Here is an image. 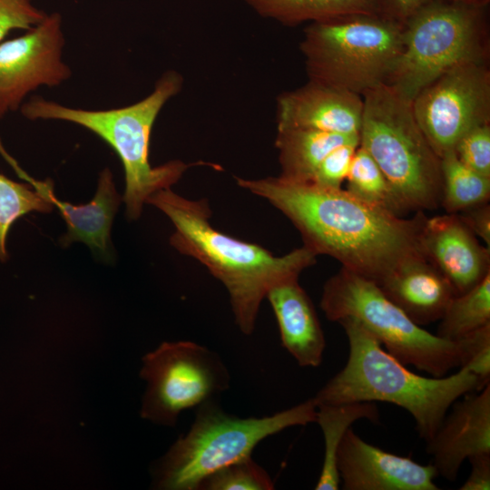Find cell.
<instances>
[{"label":"cell","instance_id":"6da1fadb","mask_svg":"<svg viewBox=\"0 0 490 490\" xmlns=\"http://www.w3.org/2000/svg\"><path fill=\"white\" fill-rule=\"evenodd\" d=\"M237 184L266 200L296 227L303 245L328 255L379 284L403 262L425 257L424 211L412 218L368 203L348 190L286 181L279 176L236 177Z\"/></svg>","mask_w":490,"mask_h":490},{"label":"cell","instance_id":"7a4b0ae2","mask_svg":"<svg viewBox=\"0 0 490 490\" xmlns=\"http://www.w3.org/2000/svg\"><path fill=\"white\" fill-rule=\"evenodd\" d=\"M147 204L161 211L174 230L170 244L179 253L201 263L226 288L234 320L250 335L262 300L273 286L294 279L316 263V253L302 245L282 256L264 247L230 236L211 222L206 199L191 200L171 188L152 194Z\"/></svg>","mask_w":490,"mask_h":490},{"label":"cell","instance_id":"3957f363","mask_svg":"<svg viewBox=\"0 0 490 490\" xmlns=\"http://www.w3.org/2000/svg\"><path fill=\"white\" fill-rule=\"evenodd\" d=\"M338 323L348 343L344 368L316 394L318 404L387 402L407 411L426 442L436 433L452 404L467 393L481 390L476 377L459 368L450 376L426 377L406 368L358 320Z\"/></svg>","mask_w":490,"mask_h":490},{"label":"cell","instance_id":"277c9868","mask_svg":"<svg viewBox=\"0 0 490 490\" xmlns=\"http://www.w3.org/2000/svg\"><path fill=\"white\" fill-rule=\"evenodd\" d=\"M182 84V76L174 70H168L158 79L149 95L123 107L87 110L66 106L37 95L25 101L20 112L31 121L55 120L77 124L109 144L122 164L125 214L134 220L141 217L152 194L170 189L190 167L204 164L202 162L186 163L172 160L152 166L149 161L155 120L165 103L181 92Z\"/></svg>","mask_w":490,"mask_h":490},{"label":"cell","instance_id":"5b68a950","mask_svg":"<svg viewBox=\"0 0 490 490\" xmlns=\"http://www.w3.org/2000/svg\"><path fill=\"white\" fill-rule=\"evenodd\" d=\"M314 397L261 417H239L211 399L196 407L190 429L181 436L153 470L154 485L163 490H198L201 480L237 460L251 456L266 437L295 426L315 422Z\"/></svg>","mask_w":490,"mask_h":490},{"label":"cell","instance_id":"8992f818","mask_svg":"<svg viewBox=\"0 0 490 490\" xmlns=\"http://www.w3.org/2000/svg\"><path fill=\"white\" fill-rule=\"evenodd\" d=\"M359 145L377 162L406 211L437 209L441 203L440 158L412 108V101L382 83L362 95Z\"/></svg>","mask_w":490,"mask_h":490},{"label":"cell","instance_id":"52a82bcc","mask_svg":"<svg viewBox=\"0 0 490 490\" xmlns=\"http://www.w3.org/2000/svg\"><path fill=\"white\" fill-rule=\"evenodd\" d=\"M403 26L379 13L310 23L299 44L309 80L361 96L386 83L401 51Z\"/></svg>","mask_w":490,"mask_h":490},{"label":"cell","instance_id":"ba28073f","mask_svg":"<svg viewBox=\"0 0 490 490\" xmlns=\"http://www.w3.org/2000/svg\"><path fill=\"white\" fill-rule=\"evenodd\" d=\"M320 308L330 321L358 320L404 365L432 377L460 368L463 339L447 340L415 323L373 280L344 267L324 284Z\"/></svg>","mask_w":490,"mask_h":490},{"label":"cell","instance_id":"9c48e42d","mask_svg":"<svg viewBox=\"0 0 490 490\" xmlns=\"http://www.w3.org/2000/svg\"><path fill=\"white\" fill-rule=\"evenodd\" d=\"M484 6L461 0H435L403 26L402 46L387 81L409 101L451 68L485 61Z\"/></svg>","mask_w":490,"mask_h":490},{"label":"cell","instance_id":"30bf717a","mask_svg":"<svg viewBox=\"0 0 490 490\" xmlns=\"http://www.w3.org/2000/svg\"><path fill=\"white\" fill-rule=\"evenodd\" d=\"M140 376L147 382L141 416L167 426H174L182 411L216 399L230 384L220 357L189 340L163 342L146 354Z\"/></svg>","mask_w":490,"mask_h":490},{"label":"cell","instance_id":"8fae6325","mask_svg":"<svg viewBox=\"0 0 490 490\" xmlns=\"http://www.w3.org/2000/svg\"><path fill=\"white\" fill-rule=\"evenodd\" d=\"M416 120L439 158L472 128L490 123V72L485 61L446 71L412 101Z\"/></svg>","mask_w":490,"mask_h":490},{"label":"cell","instance_id":"7c38bea8","mask_svg":"<svg viewBox=\"0 0 490 490\" xmlns=\"http://www.w3.org/2000/svg\"><path fill=\"white\" fill-rule=\"evenodd\" d=\"M65 37L60 14H47L32 29L0 43V120L20 110L40 87H54L72 76L64 60Z\"/></svg>","mask_w":490,"mask_h":490},{"label":"cell","instance_id":"4fadbf2b","mask_svg":"<svg viewBox=\"0 0 490 490\" xmlns=\"http://www.w3.org/2000/svg\"><path fill=\"white\" fill-rule=\"evenodd\" d=\"M337 467L343 490H438L430 465L387 452L349 427L340 443Z\"/></svg>","mask_w":490,"mask_h":490},{"label":"cell","instance_id":"5bb4252c","mask_svg":"<svg viewBox=\"0 0 490 490\" xmlns=\"http://www.w3.org/2000/svg\"><path fill=\"white\" fill-rule=\"evenodd\" d=\"M456 400L426 441L437 475L454 482L465 460L490 455V384Z\"/></svg>","mask_w":490,"mask_h":490},{"label":"cell","instance_id":"9a60e30c","mask_svg":"<svg viewBox=\"0 0 490 490\" xmlns=\"http://www.w3.org/2000/svg\"><path fill=\"white\" fill-rule=\"evenodd\" d=\"M363 113L361 95L309 80L277 98V129L304 128L359 135Z\"/></svg>","mask_w":490,"mask_h":490},{"label":"cell","instance_id":"2e32d148","mask_svg":"<svg viewBox=\"0 0 490 490\" xmlns=\"http://www.w3.org/2000/svg\"><path fill=\"white\" fill-rule=\"evenodd\" d=\"M421 243L425 257L448 279L456 295L490 272V249L479 244L457 213L426 218Z\"/></svg>","mask_w":490,"mask_h":490},{"label":"cell","instance_id":"e0dca14e","mask_svg":"<svg viewBox=\"0 0 490 490\" xmlns=\"http://www.w3.org/2000/svg\"><path fill=\"white\" fill-rule=\"evenodd\" d=\"M276 317L282 347L301 367H318L326 339L314 305L299 279L273 286L266 294Z\"/></svg>","mask_w":490,"mask_h":490},{"label":"cell","instance_id":"ac0fdd59","mask_svg":"<svg viewBox=\"0 0 490 490\" xmlns=\"http://www.w3.org/2000/svg\"><path fill=\"white\" fill-rule=\"evenodd\" d=\"M377 285L419 326L439 320L456 296L448 279L426 257L403 262Z\"/></svg>","mask_w":490,"mask_h":490},{"label":"cell","instance_id":"d6986e66","mask_svg":"<svg viewBox=\"0 0 490 490\" xmlns=\"http://www.w3.org/2000/svg\"><path fill=\"white\" fill-rule=\"evenodd\" d=\"M49 197L66 223V232L60 239L62 246L81 241L99 256L106 259L111 255V229L123 199L117 191L109 168L100 172L95 194L86 204L74 205L61 201L54 190Z\"/></svg>","mask_w":490,"mask_h":490},{"label":"cell","instance_id":"ffe728a7","mask_svg":"<svg viewBox=\"0 0 490 490\" xmlns=\"http://www.w3.org/2000/svg\"><path fill=\"white\" fill-rule=\"evenodd\" d=\"M359 140V135H345L304 128L277 129L280 178L299 183L311 182L322 160L338 146Z\"/></svg>","mask_w":490,"mask_h":490},{"label":"cell","instance_id":"44dd1931","mask_svg":"<svg viewBox=\"0 0 490 490\" xmlns=\"http://www.w3.org/2000/svg\"><path fill=\"white\" fill-rule=\"evenodd\" d=\"M379 421V411L374 402H349L341 404H318L315 422L324 437V459L315 485L316 490H338L340 479L337 467V456L344 435L359 419Z\"/></svg>","mask_w":490,"mask_h":490},{"label":"cell","instance_id":"7402d4cb","mask_svg":"<svg viewBox=\"0 0 490 490\" xmlns=\"http://www.w3.org/2000/svg\"><path fill=\"white\" fill-rule=\"evenodd\" d=\"M259 15L295 26L357 13H379L378 0H242Z\"/></svg>","mask_w":490,"mask_h":490},{"label":"cell","instance_id":"603a6c76","mask_svg":"<svg viewBox=\"0 0 490 490\" xmlns=\"http://www.w3.org/2000/svg\"><path fill=\"white\" fill-rule=\"evenodd\" d=\"M440 166L442 177L440 205L447 213H458L489 201L490 177L465 165L454 151L441 156Z\"/></svg>","mask_w":490,"mask_h":490},{"label":"cell","instance_id":"cb8c5ba5","mask_svg":"<svg viewBox=\"0 0 490 490\" xmlns=\"http://www.w3.org/2000/svg\"><path fill=\"white\" fill-rule=\"evenodd\" d=\"M53 182L41 181L34 187L31 183L17 182L0 173V265L8 259L6 240L15 220L32 212H51L54 205L49 193Z\"/></svg>","mask_w":490,"mask_h":490},{"label":"cell","instance_id":"d4e9b609","mask_svg":"<svg viewBox=\"0 0 490 490\" xmlns=\"http://www.w3.org/2000/svg\"><path fill=\"white\" fill-rule=\"evenodd\" d=\"M436 335L456 341L490 323V272L469 290L448 303Z\"/></svg>","mask_w":490,"mask_h":490},{"label":"cell","instance_id":"484cf974","mask_svg":"<svg viewBox=\"0 0 490 490\" xmlns=\"http://www.w3.org/2000/svg\"><path fill=\"white\" fill-rule=\"evenodd\" d=\"M346 181V190L358 199L397 216L407 212L377 162L360 145L353 156Z\"/></svg>","mask_w":490,"mask_h":490},{"label":"cell","instance_id":"4316f807","mask_svg":"<svg viewBox=\"0 0 490 490\" xmlns=\"http://www.w3.org/2000/svg\"><path fill=\"white\" fill-rule=\"evenodd\" d=\"M274 482L251 456L224 466L205 476L198 490H272Z\"/></svg>","mask_w":490,"mask_h":490},{"label":"cell","instance_id":"83f0119b","mask_svg":"<svg viewBox=\"0 0 490 490\" xmlns=\"http://www.w3.org/2000/svg\"><path fill=\"white\" fill-rule=\"evenodd\" d=\"M453 151L465 165L490 177V123L469 130L459 139Z\"/></svg>","mask_w":490,"mask_h":490},{"label":"cell","instance_id":"f1b7e54d","mask_svg":"<svg viewBox=\"0 0 490 490\" xmlns=\"http://www.w3.org/2000/svg\"><path fill=\"white\" fill-rule=\"evenodd\" d=\"M462 339L465 354L460 368L476 377L482 389L490 380V323Z\"/></svg>","mask_w":490,"mask_h":490},{"label":"cell","instance_id":"f546056e","mask_svg":"<svg viewBox=\"0 0 490 490\" xmlns=\"http://www.w3.org/2000/svg\"><path fill=\"white\" fill-rule=\"evenodd\" d=\"M358 146L359 140H357L333 149L319 163L309 183L325 188H341Z\"/></svg>","mask_w":490,"mask_h":490},{"label":"cell","instance_id":"4dcf8cb0","mask_svg":"<svg viewBox=\"0 0 490 490\" xmlns=\"http://www.w3.org/2000/svg\"><path fill=\"white\" fill-rule=\"evenodd\" d=\"M47 15L33 0H0V43L15 30L28 31Z\"/></svg>","mask_w":490,"mask_h":490},{"label":"cell","instance_id":"1f68e13d","mask_svg":"<svg viewBox=\"0 0 490 490\" xmlns=\"http://www.w3.org/2000/svg\"><path fill=\"white\" fill-rule=\"evenodd\" d=\"M462 221L490 248V205L485 202L457 213Z\"/></svg>","mask_w":490,"mask_h":490},{"label":"cell","instance_id":"d6a6232c","mask_svg":"<svg viewBox=\"0 0 490 490\" xmlns=\"http://www.w3.org/2000/svg\"><path fill=\"white\" fill-rule=\"evenodd\" d=\"M471 472L459 490L490 489V455H481L468 459Z\"/></svg>","mask_w":490,"mask_h":490},{"label":"cell","instance_id":"836d02e7","mask_svg":"<svg viewBox=\"0 0 490 490\" xmlns=\"http://www.w3.org/2000/svg\"><path fill=\"white\" fill-rule=\"evenodd\" d=\"M380 14L404 24L411 15L435 0H378Z\"/></svg>","mask_w":490,"mask_h":490},{"label":"cell","instance_id":"e575fe53","mask_svg":"<svg viewBox=\"0 0 490 490\" xmlns=\"http://www.w3.org/2000/svg\"><path fill=\"white\" fill-rule=\"evenodd\" d=\"M466 3L478 5V6H485V5L488 3L489 0H461Z\"/></svg>","mask_w":490,"mask_h":490}]
</instances>
